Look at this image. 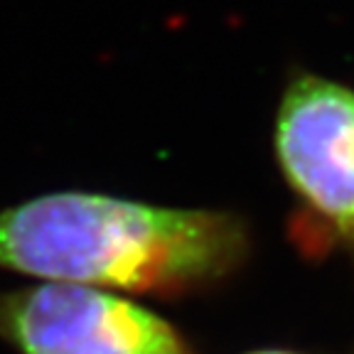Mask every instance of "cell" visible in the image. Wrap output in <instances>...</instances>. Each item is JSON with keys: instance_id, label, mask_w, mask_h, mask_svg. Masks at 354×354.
Here are the masks:
<instances>
[{"instance_id": "obj_4", "label": "cell", "mask_w": 354, "mask_h": 354, "mask_svg": "<svg viewBox=\"0 0 354 354\" xmlns=\"http://www.w3.org/2000/svg\"><path fill=\"white\" fill-rule=\"evenodd\" d=\"M249 354H298V352H286V349H263V352H249Z\"/></svg>"}, {"instance_id": "obj_2", "label": "cell", "mask_w": 354, "mask_h": 354, "mask_svg": "<svg viewBox=\"0 0 354 354\" xmlns=\"http://www.w3.org/2000/svg\"><path fill=\"white\" fill-rule=\"evenodd\" d=\"M0 339L17 354H194L183 332L153 310L69 283L3 290Z\"/></svg>"}, {"instance_id": "obj_1", "label": "cell", "mask_w": 354, "mask_h": 354, "mask_svg": "<svg viewBox=\"0 0 354 354\" xmlns=\"http://www.w3.org/2000/svg\"><path fill=\"white\" fill-rule=\"evenodd\" d=\"M249 254L236 214L99 192H52L0 209V268L44 283L183 298L229 278Z\"/></svg>"}, {"instance_id": "obj_3", "label": "cell", "mask_w": 354, "mask_h": 354, "mask_svg": "<svg viewBox=\"0 0 354 354\" xmlns=\"http://www.w3.org/2000/svg\"><path fill=\"white\" fill-rule=\"evenodd\" d=\"M276 153L288 185L308 212L344 243H354V91L300 74L276 116Z\"/></svg>"}]
</instances>
